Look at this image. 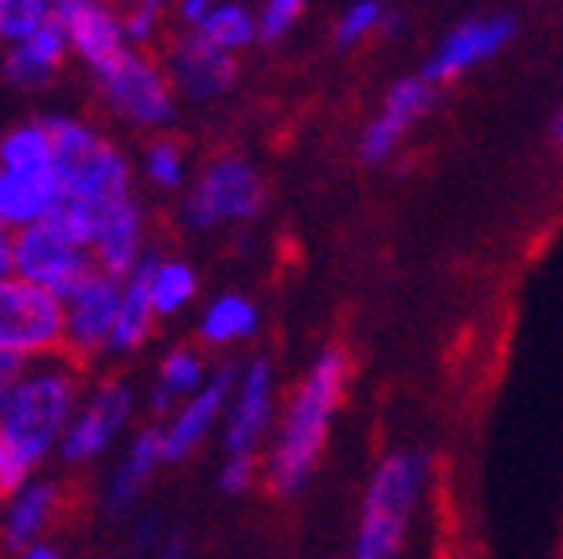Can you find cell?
<instances>
[{"instance_id": "40", "label": "cell", "mask_w": 563, "mask_h": 559, "mask_svg": "<svg viewBox=\"0 0 563 559\" xmlns=\"http://www.w3.org/2000/svg\"><path fill=\"white\" fill-rule=\"evenodd\" d=\"M12 495V475H9V468H4V456H0V504Z\"/></svg>"}, {"instance_id": "35", "label": "cell", "mask_w": 563, "mask_h": 559, "mask_svg": "<svg viewBox=\"0 0 563 559\" xmlns=\"http://www.w3.org/2000/svg\"><path fill=\"white\" fill-rule=\"evenodd\" d=\"M24 368H29V364H21V360H12V355L0 352V412H4V404H9V396H12V392H16V384H21Z\"/></svg>"}, {"instance_id": "29", "label": "cell", "mask_w": 563, "mask_h": 559, "mask_svg": "<svg viewBox=\"0 0 563 559\" xmlns=\"http://www.w3.org/2000/svg\"><path fill=\"white\" fill-rule=\"evenodd\" d=\"M379 21H384V9H379L376 0H356V4L344 12V21H340L336 44H340V48H347V44L364 41V36H368Z\"/></svg>"}, {"instance_id": "30", "label": "cell", "mask_w": 563, "mask_h": 559, "mask_svg": "<svg viewBox=\"0 0 563 559\" xmlns=\"http://www.w3.org/2000/svg\"><path fill=\"white\" fill-rule=\"evenodd\" d=\"M168 536V524H164L161 512H136L129 519V548L132 556L152 559V551L161 548V539Z\"/></svg>"}, {"instance_id": "31", "label": "cell", "mask_w": 563, "mask_h": 559, "mask_svg": "<svg viewBox=\"0 0 563 559\" xmlns=\"http://www.w3.org/2000/svg\"><path fill=\"white\" fill-rule=\"evenodd\" d=\"M65 36H68L65 24L56 21V17H48V21H44V29H36V33L29 36L21 48H24V53H33L44 68H53L56 61H60V53H65Z\"/></svg>"}, {"instance_id": "15", "label": "cell", "mask_w": 563, "mask_h": 559, "mask_svg": "<svg viewBox=\"0 0 563 559\" xmlns=\"http://www.w3.org/2000/svg\"><path fill=\"white\" fill-rule=\"evenodd\" d=\"M104 88H109L112 105L120 112H129L132 120L141 124H161L168 120L173 105H168V88H164V76L136 53H124L112 68H104Z\"/></svg>"}, {"instance_id": "42", "label": "cell", "mask_w": 563, "mask_h": 559, "mask_svg": "<svg viewBox=\"0 0 563 559\" xmlns=\"http://www.w3.org/2000/svg\"><path fill=\"white\" fill-rule=\"evenodd\" d=\"M0 228H4V220H0Z\"/></svg>"}, {"instance_id": "36", "label": "cell", "mask_w": 563, "mask_h": 559, "mask_svg": "<svg viewBox=\"0 0 563 559\" xmlns=\"http://www.w3.org/2000/svg\"><path fill=\"white\" fill-rule=\"evenodd\" d=\"M152 559H188V536L168 527V536L161 539V548L152 551Z\"/></svg>"}, {"instance_id": "8", "label": "cell", "mask_w": 563, "mask_h": 559, "mask_svg": "<svg viewBox=\"0 0 563 559\" xmlns=\"http://www.w3.org/2000/svg\"><path fill=\"white\" fill-rule=\"evenodd\" d=\"M264 208V184L261 173L240 156H220L205 168L188 193L185 220L192 228H217L228 220H252Z\"/></svg>"}, {"instance_id": "33", "label": "cell", "mask_w": 563, "mask_h": 559, "mask_svg": "<svg viewBox=\"0 0 563 559\" xmlns=\"http://www.w3.org/2000/svg\"><path fill=\"white\" fill-rule=\"evenodd\" d=\"M303 0H268V9H264V21H261V36L264 41H276L284 36V29L300 17Z\"/></svg>"}, {"instance_id": "21", "label": "cell", "mask_w": 563, "mask_h": 559, "mask_svg": "<svg viewBox=\"0 0 563 559\" xmlns=\"http://www.w3.org/2000/svg\"><path fill=\"white\" fill-rule=\"evenodd\" d=\"M256 328H261L256 304L236 296V292H228V296L208 304L205 316H200V344H208V348L240 344V340H252Z\"/></svg>"}, {"instance_id": "26", "label": "cell", "mask_w": 563, "mask_h": 559, "mask_svg": "<svg viewBox=\"0 0 563 559\" xmlns=\"http://www.w3.org/2000/svg\"><path fill=\"white\" fill-rule=\"evenodd\" d=\"M408 129H412L408 120H400L396 112H388V108H379V117L372 120L368 129H364V140H360V156H364V164H384V161H388Z\"/></svg>"}, {"instance_id": "20", "label": "cell", "mask_w": 563, "mask_h": 559, "mask_svg": "<svg viewBox=\"0 0 563 559\" xmlns=\"http://www.w3.org/2000/svg\"><path fill=\"white\" fill-rule=\"evenodd\" d=\"M156 324V308H152V256L141 260V268L124 280V304H120L117 336H112L109 355H132L144 348Z\"/></svg>"}, {"instance_id": "5", "label": "cell", "mask_w": 563, "mask_h": 559, "mask_svg": "<svg viewBox=\"0 0 563 559\" xmlns=\"http://www.w3.org/2000/svg\"><path fill=\"white\" fill-rule=\"evenodd\" d=\"M0 352L21 364L65 355V300L21 276L0 280Z\"/></svg>"}, {"instance_id": "25", "label": "cell", "mask_w": 563, "mask_h": 559, "mask_svg": "<svg viewBox=\"0 0 563 559\" xmlns=\"http://www.w3.org/2000/svg\"><path fill=\"white\" fill-rule=\"evenodd\" d=\"M200 36L208 44H217V48H240V44L252 41V21L249 12L236 9V4H217V9L208 12V21L200 24Z\"/></svg>"}, {"instance_id": "38", "label": "cell", "mask_w": 563, "mask_h": 559, "mask_svg": "<svg viewBox=\"0 0 563 559\" xmlns=\"http://www.w3.org/2000/svg\"><path fill=\"white\" fill-rule=\"evenodd\" d=\"M12 276V232L0 228V280Z\"/></svg>"}, {"instance_id": "12", "label": "cell", "mask_w": 563, "mask_h": 559, "mask_svg": "<svg viewBox=\"0 0 563 559\" xmlns=\"http://www.w3.org/2000/svg\"><path fill=\"white\" fill-rule=\"evenodd\" d=\"M65 516V484L53 475H33L0 504V551L24 556L36 544H48V531Z\"/></svg>"}, {"instance_id": "28", "label": "cell", "mask_w": 563, "mask_h": 559, "mask_svg": "<svg viewBox=\"0 0 563 559\" xmlns=\"http://www.w3.org/2000/svg\"><path fill=\"white\" fill-rule=\"evenodd\" d=\"M264 480V463L261 456H224L217 472V487L224 495H244L252 492V484Z\"/></svg>"}, {"instance_id": "11", "label": "cell", "mask_w": 563, "mask_h": 559, "mask_svg": "<svg viewBox=\"0 0 563 559\" xmlns=\"http://www.w3.org/2000/svg\"><path fill=\"white\" fill-rule=\"evenodd\" d=\"M272 419H276V376H272L268 360L256 355V360L240 368L236 392H232V404H228L224 431H220L224 456H261V443L268 436Z\"/></svg>"}, {"instance_id": "34", "label": "cell", "mask_w": 563, "mask_h": 559, "mask_svg": "<svg viewBox=\"0 0 563 559\" xmlns=\"http://www.w3.org/2000/svg\"><path fill=\"white\" fill-rule=\"evenodd\" d=\"M48 73H53V68H44L41 61H36L33 53H24V48H16V53L9 56V76H12V80H21V85L44 80Z\"/></svg>"}, {"instance_id": "27", "label": "cell", "mask_w": 563, "mask_h": 559, "mask_svg": "<svg viewBox=\"0 0 563 559\" xmlns=\"http://www.w3.org/2000/svg\"><path fill=\"white\" fill-rule=\"evenodd\" d=\"M48 17H53L48 0H0V36L24 44L36 29H44Z\"/></svg>"}, {"instance_id": "32", "label": "cell", "mask_w": 563, "mask_h": 559, "mask_svg": "<svg viewBox=\"0 0 563 559\" xmlns=\"http://www.w3.org/2000/svg\"><path fill=\"white\" fill-rule=\"evenodd\" d=\"M180 173H185V168H180V149L168 144V140H164V144H152L148 149V176L152 180L164 184V188H176V184H180Z\"/></svg>"}, {"instance_id": "41", "label": "cell", "mask_w": 563, "mask_h": 559, "mask_svg": "<svg viewBox=\"0 0 563 559\" xmlns=\"http://www.w3.org/2000/svg\"><path fill=\"white\" fill-rule=\"evenodd\" d=\"M552 140H555V144H563V108L555 112V120H552Z\"/></svg>"}, {"instance_id": "22", "label": "cell", "mask_w": 563, "mask_h": 559, "mask_svg": "<svg viewBox=\"0 0 563 559\" xmlns=\"http://www.w3.org/2000/svg\"><path fill=\"white\" fill-rule=\"evenodd\" d=\"M208 380H212V372H208L205 352H200V348L180 344V348H173V352H164L161 372H156V384H152V387H161L168 399L185 404V399L196 396Z\"/></svg>"}, {"instance_id": "24", "label": "cell", "mask_w": 563, "mask_h": 559, "mask_svg": "<svg viewBox=\"0 0 563 559\" xmlns=\"http://www.w3.org/2000/svg\"><path fill=\"white\" fill-rule=\"evenodd\" d=\"M0 164L4 173H36V168H53V140L48 129H21L0 144Z\"/></svg>"}, {"instance_id": "37", "label": "cell", "mask_w": 563, "mask_h": 559, "mask_svg": "<svg viewBox=\"0 0 563 559\" xmlns=\"http://www.w3.org/2000/svg\"><path fill=\"white\" fill-rule=\"evenodd\" d=\"M212 9H217V0H185V21L205 24Z\"/></svg>"}, {"instance_id": "18", "label": "cell", "mask_w": 563, "mask_h": 559, "mask_svg": "<svg viewBox=\"0 0 563 559\" xmlns=\"http://www.w3.org/2000/svg\"><path fill=\"white\" fill-rule=\"evenodd\" d=\"M60 180L56 168H36V173H0V220L9 232L29 224H41L53 212Z\"/></svg>"}, {"instance_id": "23", "label": "cell", "mask_w": 563, "mask_h": 559, "mask_svg": "<svg viewBox=\"0 0 563 559\" xmlns=\"http://www.w3.org/2000/svg\"><path fill=\"white\" fill-rule=\"evenodd\" d=\"M196 296V272L185 260L152 256V308L156 316H176Z\"/></svg>"}, {"instance_id": "1", "label": "cell", "mask_w": 563, "mask_h": 559, "mask_svg": "<svg viewBox=\"0 0 563 559\" xmlns=\"http://www.w3.org/2000/svg\"><path fill=\"white\" fill-rule=\"evenodd\" d=\"M85 368L68 355H53L24 368L21 384L0 412V456L12 475V492L44 472V463L60 452L68 424L85 396Z\"/></svg>"}, {"instance_id": "6", "label": "cell", "mask_w": 563, "mask_h": 559, "mask_svg": "<svg viewBox=\"0 0 563 559\" xmlns=\"http://www.w3.org/2000/svg\"><path fill=\"white\" fill-rule=\"evenodd\" d=\"M132 416H136V392L129 380L100 376L97 384H88L65 440H60V452H56L60 463L92 468L97 460H104L120 443V436L132 428Z\"/></svg>"}, {"instance_id": "14", "label": "cell", "mask_w": 563, "mask_h": 559, "mask_svg": "<svg viewBox=\"0 0 563 559\" xmlns=\"http://www.w3.org/2000/svg\"><path fill=\"white\" fill-rule=\"evenodd\" d=\"M164 463L161 448V428L156 424H144L129 436L120 460L112 463L109 480H104V512L112 519H132L136 507H141V495L148 492L152 475Z\"/></svg>"}, {"instance_id": "17", "label": "cell", "mask_w": 563, "mask_h": 559, "mask_svg": "<svg viewBox=\"0 0 563 559\" xmlns=\"http://www.w3.org/2000/svg\"><path fill=\"white\" fill-rule=\"evenodd\" d=\"M53 4V17L65 24L68 41L80 48V53L97 65V73L112 68L124 56L120 48V29L109 12L100 9L97 0H48Z\"/></svg>"}, {"instance_id": "7", "label": "cell", "mask_w": 563, "mask_h": 559, "mask_svg": "<svg viewBox=\"0 0 563 559\" xmlns=\"http://www.w3.org/2000/svg\"><path fill=\"white\" fill-rule=\"evenodd\" d=\"M97 272L100 268L97 260H92V252L85 244H76L73 237H65L53 220H41V224L12 232V276L53 292L56 300H68Z\"/></svg>"}, {"instance_id": "4", "label": "cell", "mask_w": 563, "mask_h": 559, "mask_svg": "<svg viewBox=\"0 0 563 559\" xmlns=\"http://www.w3.org/2000/svg\"><path fill=\"white\" fill-rule=\"evenodd\" d=\"M44 129L53 140V168L60 193L80 196L88 205H97L100 212L129 200V168L117 156V149H109L104 140L73 124V120H53Z\"/></svg>"}, {"instance_id": "9", "label": "cell", "mask_w": 563, "mask_h": 559, "mask_svg": "<svg viewBox=\"0 0 563 559\" xmlns=\"http://www.w3.org/2000/svg\"><path fill=\"white\" fill-rule=\"evenodd\" d=\"M120 304H124V280L97 272L65 300V355L73 364H92L97 355H109L117 336Z\"/></svg>"}, {"instance_id": "16", "label": "cell", "mask_w": 563, "mask_h": 559, "mask_svg": "<svg viewBox=\"0 0 563 559\" xmlns=\"http://www.w3.org/2000/svg\"><path fill=\"white\" fill-rule=\"evenodd\" d=\"M141 240H144L141 208H136V200L129 196V200H120V205H112L109 212L100 216L97 244H92L97 268L112 280H129L144 260Z\"/></svg>"}, {"instance_id": "19", "label": "cell", "mask_w": 563, "mask_h": 559, "mask_svg": "<svg viewBox=\"0 0 563 559\" xmlns=\"http://www.w3.org/2000/svg\"><path fill=\"white\" fill-rule=\"evenodd\" d=\"M173 73L192 97H217V92H224V88L232 85L236 65H232V56H228L224 48L208 44L205 36L196 33L176 48Z\"/></svg>"}, {"instance_id": "3", "label": "cell", "mask_w": 563, "mask_h": 559, "mask_svg": "<svg viewBox=\"0 0 563 559\" xmlns=\"http://www.w3.org/2000/svg\"><path fill=\"white\" fill-rule=\"evenodd\" d=\"M428 472H432V463L416 448L388 452L376 463L368 492H364V507H360L352 559L400 556L404 536H408V519H412L416 504H420V492L428 487Z\"/></svg>"}, {"instance_id": "13", "label": "cell", "mask_w": 563, "mask_h": 559, "mask_svg": "<svg viewBox=\"0 0 563 559\" xmlns=\"http://www.w3.org/2000/svg\"><path fill=\"white\" fill-rule=\"evenodd\" d=\"M511 36H516V21L511 17H479V21L455 24L452 33L444 36V44L432 53V61L423 65L420 76L428 85H444L452 76L492 61Z\"/></svg>"}, {"instance_id": "10", "label": "cell", "mask_w": 563, "mask_h": 559, "mask_svg": "<svg viewBox=\"0 0 563 559\" xmlns=\"http://www.w3.org/2000/svg\"><path fill=\"white\" fill-rule=\"evenodd\" d=\"M236 376L240 368H217L212 380H208L196 396H188L185 404H176V412L161 428V448H164V463H180L188 456H196L205 448V440L217 428H224L228 404H232V392H236Z\"/></svg>"}, {"instance_id": "39", "label": "cell", "mask_w": 563, "mask_h": 559, "mask_svg": "<svg viewBox=\"0 0 563 559\" xmlns=\"http://www.w3.org/2000/svg\"><path fill=\"white\" fill-rule=\"evenodd\" d=\"M16 559H65V556H60L53 544H36V548H29L24 556H16Z\"/></svg>"}, {"instance_id": "2", "label": "cell", "mask_w": 563, "mask_h": 559, "mask_svg": "<svg viewBox=\"0 0 563 559\" xmlns=\"http://www.w3.org/2000/svg\"><path fill=\"white\" fill-rule=\"evenodd\" d=\"M347 372H352L347 352L332 344L316 355L308 376L296 384L292 399L276 424V436H272L268 460H264V484L272 495L288 500V495H300L308 487L316 463L324 456L332 419L344 404Z\"/></svg>"}]
</instances>
